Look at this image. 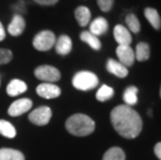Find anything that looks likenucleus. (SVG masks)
Segmentation results:
<instances>
[{"label":"nucleus","mask_w":161,"mask_h":160,"mask_svg":"<svg viewBox=\"0 0 161 160\" xmlns=\"http://www.w3.org/2000/svg\"><path fill=\"white\" fill-rule=\"evenodd\" d=\"M56 37L50 30H44L39 32L32 41L33 47L39 51H48L55 45Z\"/></svg>","instance_id":"20e7f679"},{"label":"nucleus","mask_w":161,"mask_h":160,"mask_svg":"<svg viewBox=\"0 0 161 160\" xmlns=\"http://www.w3.org/2000/svg\"><path fill=\"white\" fill-rule=\"evenodd\" d=\"M145 16L147 20L151 23L155 29H159L160 26H161V19H160V16L158 12L156 11L155 8H147L145 9Z\"/></svg>","instance_id":"6ab92c4d"},{"label":"nucleus","mask_w":161,"mask_h":160,"mask_svg":"<svg viewBox=\"0 0 161 160\" xmlns=\"http://www.w3.org/2000/svg\"><path fill=\"white\" fill-rule=\"evenodd\" d=\"M135 59L138 62H145L150 57V46L145 42L137 44L135 49Z\"/></svg>","instance_id":"aec40b11"},{"label":"nucleus","mask_w":161,"mask_h":160,"mask_svg":"<svg viewBox=\"0 0 161 160\" xmlns=\"http://www.w3.org/2000/svg\"><path fill=\"white\" fill-rule=\"evenodd\" d=\"M137 93H138L137 87L133 86L126 88L124 91V96H123L124 101L126 102V105L132 106V105H135L137 103Z\"/></svg>","instance_id":"412c9836"},{"label":"nucleus","mask_w":161,"mask_h":160,"mask_svg":"<svg viewBox=\"0 0 161 160\" xmlns=\"http://www.w3.org/2000/svg\"><path fill=\"white\" fill-rule=\"evenodd\" d=\"M111 124L114 130L125 138H135L142 130V120L138 112L128 105H119L111 110Z\"/></svg>","instance_id":"f257e3e1"},{"label":"nucleus","mask_w":161,"mask_h":160,"mask_svg":"<svg viewBox=\"0 0 161 160\" xmlns=\"http://www.w3.org/2000/svg\"><path fill=\"white\" fill-rule=\"evenodd\" d=\"M60 88L53 83H42L36 87V94L44 99H54L60 96Z\"/></svg>","instance_id":"1a4fd4ad"},{"label":"nucleus","mask_w":161,"mask_h":160,"mask_svg":"<svg viewBox=\"0 0 161 160\" xmlns=\"http://www.w3.org/2000/svg\"><path fill=\"white\" fill-rule=\"evenodd\" d=\"M0 160H25L21 152L14 149H0Z\"/></svg>","instance_id":"a211bd4d"},{"label":"nucleus","mask_w":161,"mask_h":160,"mask_svg":"<svg viewBox=\"0 0 161 160\" xmlns=\"http://www.w3.org/2000/svg\"><path fill=\"white\" fill-rule=\"evenodd\" d=\"M5 37V30H4V27H3L2 23L0 22V41H3Z\"/></svg>","instance_id":"c756f323"},{"label":"nucleus","mask_w":161,"mask_h":160,"mask_svg":"<svg viewBox=\"0 0 161 160\" xmlns=\"http://www.w3.org/2000/svg\"><path fill=\"white\" fill-rule=\"evenodd\" d=\"M35 75L37 79L44 82L52 83L60 79V72L52 66H40L35 70Z\"/></svg>","instance_id":"39448f33"},{"label":"nucleus","mask_w":161,"mask_h":160,"mask_svg":"<svg viewBox=\"0 0 161 160\" xmlns=\"http://www.w3.org/2000/svg\"><path fill=\"white\" fill-rule=\"evenodd\" d=\"M148 114H149V115H151V117H152V110L149 109V111H148Z\"/></svg>","instance_id":"7c9ffc66"},{"label":"nucleus","mask_w":161,"mask_h":160,"mask_svg":"<svg viewBox=\"0 0 161 160\" xmlns=\"http://www.w3.org/2000/svg\"><path fill=\"white\" fill-rule=\"evenodd\" d=\"M103 160H126V155L121 148L114 147L105 152Z\"/></svg>","instance_id":"4be33fe9"},{"label":"nucleus","mask_w":161,"mask_h":160,"mask_svg":"<svg viewBox=\"0 0 161 160\" xmlns=\"http://www.w3.org/2000/svg\"><path fill=\"white\" fill-rule=\"evenodd\" d=\"M55 50L60 55H67L72 50V41L68 36H60L55 42Z\"/></svg>","instance_id":"2eb2a0df"},{"label":"nucleus","mask_w":161,"mask_h":160,"mask_svg":"<svg viewBox=\"0 0 161 160\" xmlns=\"http://www.w3.org/2000/svg\"><path fill=\"white\" fill-rule=\"evenodd\" d=\"M35 1L41 5H52L55 4L58 0H35Z\"/></svg>","instance_id":"cd10ccee"},{"label":"nucleus","mask_w":161,"mask_h":160,"mask_svg":"<svg viewBox=\"0 0 161 160\" xmlns=\"http://www.w3.org/2000/svg\"><path fill=\"white\" fill-rule=\"evenodd\" d=\"M32 107V102L30 99L24 98V99H19L13 102L11 106L8 107V114L11 117H19L23 113H25L30 108Z\"/></svg>","instance_id":"0eeeda50"},{"label":"nucleus","mask_w":161,"mask_h":160,"mask_svg":"<svg viewBox=\"0 0 161 160\" xmlns=\"http://www.w3.org/2000/svg\"><path fill=\"white\" fill-rule=\"evenodd\" d=\"M114 36L119 46H130L132 41L131 33L125 26L116 25L114 29Z\"/></svg>","instance_id":"9d476101"},{"label":"nucleus","mask_w":161,"mask_h":160,"mask_svg":"<svg viewBox=\"0 0 161 160\" xmlns=\"http://www.w3.org/2000/svg\"><path fill=\"white\" fill-rule=\"evenodd\" d=\"M66 128L75 136H87L95 131V122L86 114L76 113L67 120Z\"/></svg>","instance_id":"f03ea898"},{"label":"nucleus","mask_w":161,"mask_h":160,"mask_svg":"<svg viewBox=\"0 0 161 160\" xmlns=\"http://www.w3.org/2000/svg\"><path fill=\"white\" fill-rule=\"evenodd\" d=\"M106 67H107L108 72L115 75L116 77L124 78L128 75V69H127V67H125L124 64H122L119 62H118V60L108 59L107 66Z\"/></svg>","instance_id":"f8f14e48"},{"label":"nucleus","mask_w":161,"mask_h":160,"mask_svg":"<svg viewBox=\"0 0 161 160\" xmlns=\"http://www.w3.org/2000/svg\"><path fill=\"white\" fill-rule=\"evenodd\" d=\"M114 88L104 84V86H102L99 88V91H97V94H96V98H97L98 101L105 102L109 100V99H111L112 96H114Z\"/></svg>","instance_id":"b1692460"},{"label":"nucleus","mask_w":161,"mask_h":160,"mask_svg":"<svg viewBox=\"0 0 161 160\" xmlns=\"http://www.w3.org/2000/svg\"><path fill=\"white\" fill-rule=\"evenodd\" d=\"M52 112L50 108L47 106H41L30 112L28 119L32 124L36 126H45L50 122Z\"/></svg>","instance_id":"423d86ee"},{"label":"nucleus","mask_w":161,"mask_h":160,"mask_svg":"<svg viewBox=\"0 0 161 160\" xmlns=\"http://www.w3.org/2000/svg\"><path fill=\"white\" fill-rule=\"evenodd\" d=\"M160 97H161V88H160Z\"/></svg>","instance_id":"2f4dec72"},{"label":"nucleus","mask_w":161,"mask_h":160,"mask_svg":"<svg viewBox=\"0 0 161 160\" xmlns=\"http://www.w3.org/2000/svg\"><path fill=\"white\" fill-rule=\"evenodd\" d=\"M13 58V53L8 49L0 48V64L8 63Z\"/></svg>","instance_id":"a878e982"},{"label":"nucleus","mask_w":161,"mask_h":160,"mask_svg":"<svg viewBox=\"0 0 161 160\" xmlns=\"http://www.w3.org/2000/svg\"><path fill=\"white\" fill-rule=\"evenodd\" d=\"M154 152H155V155L157 156V158L161 160V141L156 144L155 148H154Z\"/></svg>","instance_id":"c85d7f7f"},{"label":"nucleus","mask_w":161,"mask_h":160,"mask_svg":"<svg viewBox=\"0 0 161 160\" xmlns=\"http://www.w3.org/2000/svg\"><path fill=\"white\" fill-rule=\"evenodd\" d=\"M126 24L128 26V28L130 31L134 32V33H137L139 32L140 30V23L138 21V19L136 18L135 15L133 14H130L126 17Z\"/></svg>","instance_id":"393cba45"},{"label":"nucleus","mask_w":161,"mask_h":160,"mask_svg":"<svg viewBox=\"0 0 161 160\" xmlns=\"http://www.w3.org/2000/svg\"><path fill=\"white\" fill-rule=\"evenodd\" d=\"M80 40L82 42L86 43L88 46L94 50H100L101 49V42L98 39V36L92 35L90 31H82L80 35Z\"/></svg>","instance_id":"f3484780"},{"label":"nucleus","mask_w":161,"mask_h":160,"mask_svg":"<svg viewBox=\"0 0 161 160\" xmlns=\"http://www.w3.org/2000/svg\"><path fill=\"white\" fill-rule=\"evenodd\" d=\"M107 29H108V22L104 18H102V17H99V18L95 19L91 23L90 26V32L95 35L96 36L104 35L107 31Z\"/></svg>","instance_id":"4468645a"},{"label":"nucleus","mask_w":161,"mask_h":160,"mask_svg":"<svg viewBox=\"0 0 161 160\" xmlns=\"http://www.w3.org/2000/svg\"><path fill=\"white\" fill-rule=\"evenodd\" d=\"M116 55H118L119 62L125 67H131L134 63L135 53L130 46H118L116 48Z\"/></svg>","instance_id":"6e6552de"},{"label":"nucleus","mask_w":161,"mask_h":160,"mask_svg":"<svg viewBox=\"0 0 161 160\" xmlns=\"http://www.w3.org/2000/svg\"><path fill=\"white\" fill-rule=\"evenodd\" d=\"M0 84H1V78H0Z\"/></svg>","instance_id":"473e14b6"},{"label":"nucleus","mask_w":161,"mask_h":160,"mask_svg":"<svg viewBox=\"0 0 161 160\" xmlns=\"http://www.w3.org/2000/svg\"><path fill=\"white\" fill-rule=\"evenodd\" d=\"M25 29V20L21 15H15L8 25V33L13 36H18Z\"/></svg>","instance_id":"9b49d317"},{"label":"nucleus","mask_w":161,"mask_h":160,"mask_svg":"<svg viewBox=\"0 0 161 160\" xmlns=\"http://www.w3.org/2000/svg\"><path fill=\"white\" fill-rule=\"evenodd\" d=\"M72 83L75 88L79 91H90L98 86L99 80L96 74L88 71H81L73 77Z\"/></svg>","instance_id":"7ed1b4c3"},{"label":"nucleus","mask_w":161,"mask_h":160,"mask_svg":"<svg viewBox=\"0 0 161 160\" xmlns=\"http://www.w3.org/2000/svg\"><path fill=\"white\" fill-rule=\"evenodd\" d=\"M27 86L24 81L20 79H14L8 83V86H6V93L8 96L16 97L20 94H23L24 91H26Z\"/></svg>","instance_id":"ddd939ff"},{"label":"nucleus","mask_w":161,"mask_h":160,"mask_svg":"<svg viewBox=\"0 0 161 160\" xmlns=\"http://www.w3.org/2000/svg\"><path fill=\"white\" fill-rule=\"evenodd\" d=\"M0 134L3 135L4 137L14 138L17 134V131L15 127H14L9 122L0 120Z\"/></svg>","instance_id":"5701e85b"},{"label":"nucleus","mask_w":161,"mask_h":160,"mask_svg":"<svg viewBox=\"0 0 161 160\" xmlns=\"http://www.w3.org/2000/svg\"><path fill=\"white\" fill-rule=\"evenodd\" d=\"M99 8L103 12H109L114 4V0H97Z\"/></svg>","instance_id":"bb28decb"},{"label":"nucleus","mask_w":161,"mask_h":160,"mask_svg":"<svg viewBox=\"0 0 161 160\" xmlns=\"http://www.w3.org/2000/svg\"><path fill=\"white\" fill-rule=\"evenodd\" d=\"M75 17H76L78 24L80 26H86L91 21V11L86 6H79L75 11Z\"/></svg>","instance_id":"dca6fc26"}]
</instances>
